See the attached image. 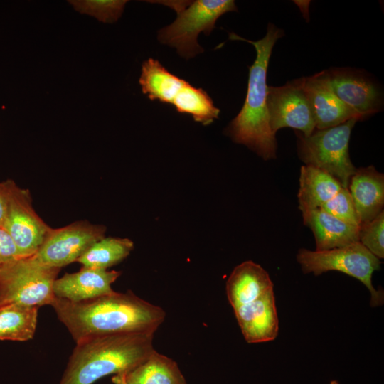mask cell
Instances as JSON below:
<instances>
[{
  "instance_id": "24",
  "label": "cell",
  "mask_w": 384,
  "mask_h": 384,
  "mask_svg": "<svg viewBox=\"0 0 384 384\" xmlns=\"http://www.w3.org/2000/svg\"><path fill=\"white\" fill-rule=\"evenodd\" d=\"M384 212L359 227L358 240L379 259L384 257Z\"/></svg>"
},
{
  "instance_id": "26",
  "label": "cell",
  "mask_w": 384,
  "mask_h": 384,
  "mask_svg": "<svg viewBox=\"0 0 384 384\" xmlns=\"http://www.w3.org/2000/svg\"><path fill=\"white\" fill-rule=\"evenodd\" d=\"M21 257L17 247L9 233L0 226V267Z\"/></svg>"
},
{
  "instance_id": "13",
  "label": "cell",
  "mask_w": 384,
  "mask_h": 384,
  "mask_svg": "<svg viewBox=\"0 0 384 384\" xmlns=\"http://www.w3.org/2000/svg\"><path fill=\"white\" fill-rule=\"evenodd\" d=\"M304 87L312 109L316 129L335 127L351 119L362 120L334 93L327 70L304 78Z\"/></svg>"
},
{
  "instance_id": "17",
  "label": "cell",
  "mask_w": 384,
  "mask_h": 384,
  "mask_svg": "<svg viewBox=\"0 0 384 384\" xmlns=\"http://www.w3.org/2000/svg\"><path fill=\"white\" fill-rule=\"evenodd\" d=\"M273 290L267 272L247 260L236 266L226 282V294L233 309L252 302Z\"/></svg>"
},
{
  "instance_id": "2",
  "label": "cell",
  "mask_w": 384,
  "mask_h": 384,
  "mask_svg": "<svg viewBox=\"0 0 384 384\" xmlns=\"http://www.w3.org/2000/svg\"><path fill=\"white\" fill-rule=\"evenodd\" d=\"M284 35L282 30L270 23L265 36L256 41L243 38L234 33L231 40L246 41L254 46L256 58L249 67L247 95L242 109L225 129L231 139L247 146L265 160L276 157L277 142L269 124L267 107V73L273 47Z\"/></svg>"
},
{
  "instance_id": "27",
  "label": "cell",
  "mask_w": 384,
  "mask_h": 384,
  "mask_svg": "<svg viewBox=\"0 0 384 384\" xmlns=\"http://www.w3.org/2000/svg\"><path fill=\"white\" fill-rule=\"evenodd\" d=\"M8 188L6 181L0 182V226H3L7 207Z\"/></svg>"
},
{
  "instance_id": "12",
  "label": "cell",
  "mask_w": 384,
  "mask_h": 384,
  "mask_svg": "<svg viewBox=\"0 0 384 384\" xmlns=\"http://www.w3.org/2000/svg\"><path fill=\"white\" fill-rule=\"evenodd\" d=\"M327 73L334 93L362 119L381 110L380 88L363 73L348 68H334Z\"/></svg>"
},
{
  "instance_id": "6",
  "label": "cell",
  "mask_w": 384,
  "mask_h": 384,
  "mask_svg": "<svg viewBox=\"0 0 384 384\" xmlns=\"http://www.w3.org/2000/svg\"><path fill=\"white\" fill-rule=\"evenodd\" d=\"M358 120L349 119L324 129H316L308 137L298 134L297 152L305 165L319 169L348 188L356 168L351 161L348 144Z\"/></svg>"
},
{
  "instance_id": "20",
  "label": "cell",
  "mask_w": 384,
  "mask_h": 384,
  "mask_svg": "<svg viewBox=\"0 0 384 384\" xmlns=\"http://www.w3.org/2000/svg\"><path fill=\"white\" fill-rule=\"evenodd\" d=\"M124 378L127 384H187L177 363L155 349Z\"/></svg>"
},
{
  "instance_id": "8",
  "label": "cell",
  "mask_w": 384,
  "mask_h": 384,
  "mask_svg": "<svg viewBox=\"0 0 384 384\" xmlns=\"http://www.w3.org/2000/svg\"><path fill=\"white\" fill-rule=\"evenodd\" d=\"M297 262L304 273L319 275L328 271L345 273L361 281L370 292V305L383 302V294L372 284L373 273L380 270V259L373 255L359 241L328 250L300 249Z\"/></svg>"
},
{
  "instance_id": "15",
  "label": "cell",
  "mask_w": 384,
  "mask_h": 384,
  "mask_svg": "<svg viewBox=\"0 0 384 384\" xmlns=\"http://www.w3.org/2000/svg\"><path fill=\"white\" fill-rule=\"evenodd\" d=\"M245 341L249 343L274 340L279 331L274 291L233 309Z\"/></svg>"
},
{
  "instance_id": "11",
  "label": "cell",
  "mask_w": 384,
  "mask_h": 384,
  "mask_svg": "<svg viewBox=\"0 0 384 384\" xmlns=\"http://www.w3.org/2000/svg\"><path fill=\"white\" fill-rule=\"evenodd\" d=\"M304 83V78H300L282 86H268L267 107L270 127L274 134L282 128L290 127L308 137L316 129Z\"/></svg>"
},
{
  "instance_id": "25",
  "label": "cell",
  "mask_w": 384,
  "mask_h": 384,
  "mask_svg": "<svg viewBox=\"0 0 384 384\" xmlns=\"http://www.w3.org/2000/svg\"><path fill=\"white\" fill-rule=\"evenodd\" d=\"M320 209L353 226L359 228L361 225L348 188L343 187Z\"/></svg>"
},
{
  "instance_id": "4",
  "label": "cell",
  "mask_w": 384,
  "mask_h": 384,
  "mask_svg": "<svg viewBox=\"0 0 384 384\" xmlns=\"http://www.w3.org/2000/svg\"><path fill=\"white\" fill-rule=\"evenodd\" d=\"M164 4L176 12L174 21L158 31L159 41L176 49L178 54L189 60L204 52L198 43L203 32L208 36L219 17L228 11H237L233 0L150 1Z\"/></svg>"
},
{
  "instance_id": "16",
  "label": "cell",
  "mask_w": 384,
  "mask_h": 384,
  "mask_svg": "<svg viewBox=\"0 0 384 384\" xmlns=\"http://www.w3.org/2000/svg\"><path fill=\"white\" fill-rule=\"evenodd\" d=\"M348 188L361 225L383 210L384 175L373 166L356 169Z\"/></svg>"
},
{
  "instance_id": "23",
  "label": "cell",
  "mask_w": 384,
  "mask_h": 384,
  "mask_svg": "<svg viewBox=\"0 0 384 384\" xmlns=\"http://www.w3.org/2000/svg\"><path fill=\"white\" fill-rule=\"evenodd\" d=\"M73 9L87 14L103 23H112L121 17L127 0H71L68 1Z\"/></svg>"
},
{
  "instance_id": "29",
  "label": "cell",
  "mask_w": 384,
  "mask_h": 384,
  "mask_svg": "<svg viewBox=\"0 0 384 384\" xmlns=\"http://www.w3.org/2000/svg\"><path fill=\"white\" fill-rule=\"evenodd\" d=\"M330 384H338V383L336 380H332Z\"/></svg>"
},
{
  "instance_id": "14",
  "label": "cell",
  "mask_w": 384,
  "mask_h": 384,
  "mask_svg": "<svg viewBox=\"0 0 384 384\" xmlns=\"http://www.w3.org/2000/svg\"><path fill=\"white\" fill-rule=\"evenodd\" d=\"M122 272L82 267L73 273L57 278L53 285L55 297L79 302L114 293L112 284Z\"/></svg>"
},
{
  "instance_id": "3",
  "label": "cell",
  "mask_w": 384,
  "mask_h": 384,
  "mask_svg": "<svg viewBox=\"0 0 384 384\" xmlns=\"http://www.w3.org/2000/svg\"><path fill=\"white\" fill-rule=\"evenodd\" d=\"M154 335L117 334L77 342L59 384H93L105 376L129 371L154 350Z\"/></svg>"
},
{
  "instance_id": "21",
  "label": "cell",
  "mask_w": 384,
  "mask_h": 384,
  "mask_svg": "<svg viewBox=\"0 0 384 384\" xmlns=\"http://www.w3.org/2000/svg\"><path fill=\"white\" fill-rule=\"evenodd\" d=\"M38 307L16 303L0 305V340L27 341L35 335Z\"/></svg>"
},
{
  "instance_id": "19",
  "label": "cell",
  "mask_w": 384,
  "mask_h": 384,
  "mask_svg": "<svg viewBox=\"0 0 384 384\" xmlns=\"http://www.w3.org/2000/svg\"><path fill=\"white\" fill-rule=\"evenodd\" d=\"M342 188L341 184L328 173L312 166H302L297 195L302 214L320 208Z\"/></svg>"
},
{
  "instance_id": "22",
  "label": "cell",
  "mask_w": 384,
  "mask_h": 384,
  "mask_svg": "<svg viewBox=\"0 0 384 384\" xmlns=\"http://www.w3.org/2000/svg\"><path fill=\"white\" fill-rule=\"evenodd\" d=\"M134 248L129 238L105 236L93 243L77 260L82 267L107 270L124 260Z\"/></svg>"
},
{
  "instance_id": "28",
  "label": "cell",
  "mask_w": 384,
  "mask_h": 384,
  "mask_svg": "<svg viewBox=\"0 0 384 384\" xmlns=\"http://www.w3.org/2000/svg\"><path fill=\"white\" fill-rule=\"evenodd\" d=\"M113 384H127L124 378V373L114 375L112 378Z\"/></svg>"
},
{
  "instance_id": "1",
  "label": "cell",
  "mask_w": 384,
  "mask_h": 384,
  "mask_svg": "<svg viewBox=\"0 0 384 384\" xmlns=\"http://www.w3.org/2000/svg\"><path fill=\"white\" fill-rule=\"evenodd\" d=\"M50 306L75 343L92 337L156 332L166 313L129 290L73 302L55 297Z\"/></svg>"
},
{
  "instance_id": "18",
  "label": "cell",
  "mask_w": 384,
  "mask_h": 384,
  "mask_svg": "<svg viewBox=\"0 0 384 384\" xmlns=\"http://www.w3.org/2000/svg\"><path fill=\"white\" fill-rule=\"evenodd\" d=\"M304 224L315 238L316 250H328L358 240L359 228L353 226L320 208L302 213Z\"/></svg>"
},
{
  "instance_id": "9",
  "label": "cell",
  "mask_w": 384,
  "mask_h": 384,
  "mask_svg": "<svg viewBox=\"0 0 384 384\" xmlns=\"http://www.w3.org/2000/svg\"><path fill=\"white\" fill-rule=\"evenodd\" d=\"M7 207L3 227L13 239L21 257L33 256L50 228L35 211L30 191L7 179Z\"/></svg>"
},
{
  "instance_id": "10",
  "label": "cell",
  "mask_w": 384,
  "mask_h": 384,
  "mask_svg": "<svg viewBox=\"0 0 384 384\" xmlns=\"http://www.w3.org/2000/svg\"><path fill=\"white\" fill-rule=\"evenodd\" d=\"M106 227L79 220L60 228H51L36 253L40 263L60 268L77 260L95 242L105 237Z\"/></svg>"
},
{
  "instance_id": "5",
  "label": "cell",
  "mask_w": 384,
  "mask_h": 384,
  "mask_svg": "<svg viewBox=\"0 0 384 384\" xmlns=\"http://www.w3.org/2000/svg\"><path fill=\"white\" fill-rule=\"evenodd\" d=\"M139 82L149 100L171 104L178 112L191 114L203 125L218 117L220 110L204 90L172 74L158 60L143 62Z\"/></svg>"
},
{
  "instance_id": "7",
  "label": "cell",
  "mask_w": 384,
  "mask_h": 384,
  "mask_svg": "<svg viewBox=\"0 0 384 384\" xmlns=\"http://www.w3.org/2000/svg\"><path fill=\"white\" fill-rule=\"evenodd\" d=\"M60 268L33 257H19L0 267V305L16 303L40 307L55 299L53 285Z\"/></svg>"
}]
</instances>
